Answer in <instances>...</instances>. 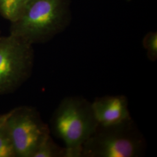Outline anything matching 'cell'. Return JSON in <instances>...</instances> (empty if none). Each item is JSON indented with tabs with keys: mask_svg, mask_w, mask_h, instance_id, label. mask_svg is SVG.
Instances as JSON below:
<instances>
[{
	"mask_svg": "<svg viewBox=\"0 0 157 157\" xmlns=\"http://www.w3.org/2000/svg\"><path fill=\"white\" fill-rule=\"evenodd\" d=\"M69 6V0H28L10 34L32 45L47 42L67 27Z\"/></svg>",
	"mask_w": 157,
	"mask_h": 157,
	"instance_id": "cell-1",
	"label": "cell"
},
{
	"mask_svg": "<svg viewBox=\"0 0 157 157\" xmlns=\"http://www.w3.org/2000/svg\"><path fill=\"white\" fill-rule=\"evenodd\" d=\"M98 126L91 102L82 97L70 96L56 108L50 129L63 142L67 157H82L83 146Z\"/></svg>",
	"mask_w": 157,
	"mask_h": 157,
	"instance_id": "cell-2",
	"label": "cell"
},
{
	"mask_svg": "<svg viewBox=\"0 0 157 157\" xmlns=\"http://www.w3.org/2000/svg\"><path fill=\"white\" fill-rule=\"evenodd\" d=\"M146 151L145 139L132 119L117 125L98 126L83 146L82 157H140Z\"/></svg>",
	"mask_w": 157,
	"mask_h": 157,
	"instance_id": "cell-3",
	"label": "cell"
},
{
	"mask_svg": "<svg viewBox=\"0 0 157 157\" xmlns=\"http://www.w3.org/2000/svg\"><path fill=\"white\" fill-rule=\"evenodd\" d=\"M33 66V45L11 34L0 36V95L17 90L30 78Z\"/></svg>",
	"mask_w": 157,
	"mask_h": 157,
	"instance_id": "cell-4",
	"label": "cell"
},
{
	"mask_svg": "<svg viewBox=\"0 0 157 157\" xmlns=\"http://www.w3.org/2000/svg\"><path fill=\"white\" fill-rule=\"evenodd\" d=\"M17 157H32L50 129L33 107L21 106L10 111L5 122Z\"/></svg>",
	"mask_w": 157,
	"mask_h": 157,
	"instance_id": "cell-5",
	"label": "cell"
},
{
	"mask_svg": "<svg viewBox=\"0 0 157 157\" xmlns=\"http://www.w3.org/2000/svg\"><path fill=\"white\" fill-rule=\"evenodd\" d=\"M91 107L98 126L117 125L132 119L128 98L124 95L98 97L91 102Z\"/></svg>",
	"mask_w": 157,
	"mask_h": 157,
	"instance_id": "cell-6",
	"label": "cell"
},
{
	"mask_svg": "<svg viewBox=\"0 0 157 157\" xmlns=\"http://www.w3.org/2000/svg\"><path fill=\"white\" fill-rule=\"evenodd\" d=\"M32 157H67V150L56 144L48 135L41 142Z\"/></svg>",
	"mask_w": 157,
	"mask_h": 157,
	"instance_id": "cell-7",
	"label": "cell"
},
{
	"mask_svg": "<svg viewBox=\"0 0 157 157\" xmlns=\"http://www.w3.org/2000/svg\"><path fill=\"white\" fill-rule=\"evenodd\" d=\"M28 0H0V15L10 23L15 21Z\"/></svg>",
	"mask_w": 157,
	"mask_h": 157,
	"instance_id": "cell-8",
	"label": "cell"
},
{
	"mask_svg": "<svg viewBox=\"0 0 157 157\" xmlns=\"http://www.w3.org/2000/svg\"><path fill=\"white\" fill-rule=\"evenodd\" d=\"M0 157H17L11 138L5 124L0 127Z\"/></svg>",
	"mask_w": 157,
	"mask_h": 157,
	"instance_id": "cell-9",
	"label": "cell"
},
{
	"mask_svg": "<svg viewBox=\"0 0 157 157\" xmlns=\"http://www.w3.org/2000/svg\"><path fill=\"white\" fill-rule=\"evenodd\" d=\"M143 45L147 51L148 58L155 61L157 58V33L156 32L148 33L143 40Z\"/></svg>",
	"mask_w": 157,
	"mask_h": 157,
	"instance_id": "cell-10",
	"label": "cell"
},
{
	"mask_svg": "<svg viewBox=\"0 0 157 157\" xmlns=\"http://www.w3.org/2000/svg\"><path fill=\"white\" fill-rule=\"evenodd\" d=\"M9 114H10V112L0 114V127L5 124L6 119L9 116Z\"/></svg>",
	"mask_w": 157,
	"mask_h": 157,
	"instance_id": "cell-11",
	"label": "cell"
},
{
	"mask_svg": "<svg viewBox=\"0 0 157 157\" xmlns=\"http://www.w3.org/2000/svg\"><path fill=\"white\" fill-rule=\"evenodd\" d=\"M1 36V32H0V36Z\"/></svg>",
	"mask_w": 157,
	"mask_h": 157,
	"instance_id": "cell-12",
	"label": "cell"
}]
</instances>
